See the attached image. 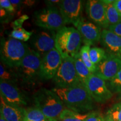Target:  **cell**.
I'll use <instances>...</instances> for the list:
<instances>
[{"label": "cell", "mask_w": 121, "mask_h": 121, "mask_svg": "<svg viewBox=\"0 0 121 121\" xmlns=\"http://www.w3.org/2000/svg\"><path fill=\"white\" fill-rule=\"evenodd\" d=\"M82 42L81 35L76 29L65 26L57 31L55 48L62 58H74L80 53Z\"/></svg>", "instance_id": "3957f363"}, {"label": "cell", "mask_w": 121, "mask_h": 121, "mask_svg": "<svg viewBox=\"0 0 121 121\" xmlns=\"http://www.w3.org/2000/svg\"><path fill=\"white\" fill-rule=\"evenodd\" d=\"M108 29L121 37V22L116 25H110L109 26Z\"/></svg>", "instance_id": "4dcf8cb0"}, {"label": "cell", "mask_w": 121, "mask_h": 121, "mask_svg": "<svg viewBox=\"0 0 121 121\" xmlns=\"http://www.w3.org/2000/svg\"><path fill=\"white\" fill-rule=\"evenodd\" d=\"M42 57L29 48L28 52L17 67L14 69L18 81L24 85L34 86L41 80L40 65Z\"/></svg>", "instance_id": "7a4b0ae2"}, {"label": "cell", "mask_w": 121, "mask_h": 121, "mask_svg": "<svg viewBox=\"0 0 121 121\" xmlns=\"http://www.w3.org/2000/svg\"><path fill=\"white\" fill-rule=\"evenodd\" d=\"M105 121H121V102L112 106L104 116Z\"/></svg>", "instance_id": "603a6c76"}, {"label": "cell", "mask_w": 121, "mask_h": 121, "mask_svg": "<svg viewBox=\"0 0 121 121\" xmlns=\"http://www.w3.org/2000/svg\"><path fill=\"white\" fill-rule=\"evenodd\" d=\"M85 121H105L104 117L99 112L94 111L90 112L88 117Z\"/></svg>", "instance_id": "83f0119b"}, {"label": "cell", "mask_w": 121, "mask_h": 121, "mask_svg": "<svg viewBox=\"0 0 121 121\" xmlns=\"http://www.w3.org/2000/svg\"><path fill=\"white\" fill-rule=\"evenodd\" d=\"M114 5L116 9L121 15V0H116L114 2Z\"/></svg>", "instance_id": "836d02e7"}, {"label": "cell", "mask_w": 121, "mask_h": 121, "mask_svg": "<svg viewBox=\"0 0 121 121\" xmlns=\"http://www.w3.org/2000/svg\"><path fill=\"white\" fill-rule=\"evenodd\" d=\"M29 19V17L28 15H24L20 17L19 19L14 21L13 23H12V26H13V29L15 28H18V27H22V24L25 20H28Z\"/></svg>", "instance_id": "f546056e"}, {"label": "cell", "mask_w": 121, "mask_h": 121, "mask_svg": "<svg viewBox=\"0 0 121 121\" xmlns=\"http://www.w3.org/2000/svg\"><path fill=\"white\" fill-rule=\"evenodd\" d=\"M62 57L54 48L42 58L40 65V78L42 80L53 78L61 65Z\"/></svg>", "instance_id": "8fae6325"}, {"label": "cell", "mask_w": 121, "mask_h": 121, "mask_svg": "<svg viewBox=\"0 0 121 121\" xmlns=\"http://www.w3.org/2000/svg\"><path fill=\"white\" fill-rule=\"evenodd\" d=\"M121 69V59L107 54L103 60L96 66L94 73L104 80L110 81Z\"/></svg>", "instance_id": "9a60e30c"}, {"label": "cell", "mask_w": 121, "mask_h": 121, "mask_svg": "<svg viewBox=\"0 0 121 121\" xmlns=\"http://www.w3.org/2000/svg\"><path fill=\"white\" fill-rule=\"evenodd\" d=\"M0 81L16 84L18 78L15 69L13 70L7 69V66L1 63L0 65Z\"/></svg>", "instance_id": "44dd1931"}, {"label": "cell", "mask_w": 121, "mask_h": 121, "mask_svg": "<svg viewBox=\"0 0 121 121\" xmlns=\"http://www.w3.org/2000/svg\"><path fill=\"white\" fill-rule=\"evenodd\" d=\"M0 7L1 8L4 9V10H6L10 13H14L15 11L14 7L9 0H1L0 1Z\"/></svg>", "instance_id": "f1b7e54d"}, {"label": "cell", "mask_w": 121, "mask_h": 121, "mask_svg": "<svg viewBox=\"0 0 121 121\" xmlns=\"http://www.w3.org/2000/svg\"><path fill=\"white\" fill-rule=\"evenodd\" d=\"M26 109L9 104L0 96V114L7 121H23Z\"/></svg>", "instance_id": "e0dca14e"}, {"label": "cell", "mask_w": 121, "mask_h": 121, "mask_svg": "<svg viewBox=\"0 0 121 121\" xmlns=\"http://www.w3.org/2000/svg\"><path fill=\"white\" fill-rule=\"evenodd\" d=\"M29 47L26 43L12 38L1 39V63L11 69L17 67L28 52Z\"/></svg>", "instance_id": "5b68a950"}, {"label": "cell", "mask_w": 121, "mask_h": 121, "mask_svg": "<svg viewBox=\"0 0 121 121\" xmlns=\"http://www.w3.org/2000/svg\"><path fill=\"white\" fill-rule=\"evenodd\" d=\"M90 48V45H84L81 47L80 49V55L85 65L87 66L90 71L94 74L96 71V66L94 65L91 60L90 55H89Z\"/></svg>", "instance_id": "cb8c5ba5"}, {"label": "cell", "mask_w": 121, "mask_h": 121, "mask_svg": "<svg viewBox=\"0 0 121 121\" xmlns=\"http://www.w3.org/2000/svg\"><path fill=\"white\" fill-rule=\"evenodd\" d=\"M23 121H49L40 110L35 107L26 109Z\"/></svg>", "instance_id": "7402d4cb"}, {"label": "cell", "mask_w": 121, "mask_h": 121, "mask_svg": "<svg viewBox=\"0 0 121 121\" xmlns=\"http://www.w3.org/2000/svg\"><path fill=\"white\" fill-rule=\"evenodd\" d=\"M10 2L13 5V7H14L15 11L17 10V9L20 8L21 4H22V1H19V0H16V1H14V0H10Z\"/></svg>", "instance_id": "d6a6232c"}, {"label": "cell", "mask_w": 121, "mask_h": 121, "mask_svg": "<svg viewBox=\"0 0 121 121\" xmlns=\"http://www.w3.org/2000/svg\"><path fill=\"white\" fill-rule=\"evenodd\" d=\"M35 108L38 109L49 120H57L65 109L64 104L54 91L41 88L33 95Z\"/></svg>", "instance_id": "277c9868"}, {"label": "cell", "mask_w": 121, "mask_h": 121, "mask_svg": "<svg viewBox=\"0 0 121 121\" xmlns=\"http://www.w3.org/2000/svg\"><path fill=\"white\" fill-rule=\"evenodd\" d=\"M100 42L107 54L121 59V37L108 29H103Z\"/></svg>", "instance_id": "2e32d148"}, {"label": "cell", "mask_w": 121, "mask_h": 121, "mask_svg": "<svg viewBox=\"0 0 121 121\" xmlns=\"http://www.w3.org/2000/svg\"><path fill=\"white\" fill-rule=\"evenodd\" d=\"M89 114L90 112L80 113L65 108L59 116L57 121H85Z\"/></svg>", "instance_id": "ffe728a7"}, {"label": "cell", "mask_w": 121, "mask_h": 121, "mask_svg": "<svg viewBox=\"0 0 121 121\" xmlns=\"http://www.w3.org/2000/svg\"><path fill=\"white\" fill-rule=\"evenodd\" d=\"M110 90L114 93L121 92V69L112 79L109 81Z\"/></svg>", "instance_id": "4316f807"}, {"label": "cell", "mask_w": 121, "mask_h": 121, "mask_svg": "<svg viewBox=\"0 0 121 121\" xmlns=\"http://www.w3.org/2000/svg\"><path fill=\"white\" fill-rule=\"evenodd\" d=\"M89 55L92 62L94 65L96 66L105 58L107 56V53L104 48L92 47L90 48Z\"/></svg>", "instance_id": "484cf974"}, {"label": "cell", "mask_w": 121, "mask_h": 121, "mask_svg": "<svg viewBox=\"0 0 121 121\" xmlns=\"http://www.w3.org/2000/svg\"><path fill=\"white\" fill-rule=\"evenodd\" d=\"M61 1H60V0H50V1H45V2L47 4V6L57 7V6L59 7Z\"/></svg>", "instance_id": "1f68e13d"}, {"label": "cell", "mask_w": 121, "mask_h": 121, "mask_svg": "<svg viewBox=\"0 0 121 121\" xmlns=\"http://www.w3.org/2000/svg\"><path fill=\"white\" fill-rule=\"evenodd\" d=\"M33 20L40 28L57 31L66 25L57 7L47 6L36 11L33 15Z\"/></svg>", "instance_id": "8992f818"}, {"label": "cell", "mask_w": 121, "mask_h": 121, "mask_svg": "<svg viewBox=\"0 0 121 121\" xmlns=\"http://www.w3.org/2000/svg\"><path fill=\"white\" fill-rule=\"evenodd\" d=\"M56 33L54 30L44 29L37 31L31 36L30 48L38 53L42 58L47 53L56 48Z\"/></svg>", "instance_id": "ba28073f"}, {"label": "cell", "mask_w": 121, "mask_h": 121, "mask_svg": "<svg viewBox=\"0 0 121 121\" xmlns=\"http://www.w3.org/2000/svg\"><path fill=\"white\" fill-rule=\"evenodd\" d=\"M33 34V31H28L22 27H18L13 29L10 36L12 38L24 42L29 40Z\"/></svg>", "instance_id": "d4e9b609"}, {"label": "cell", "mask_w": 121, "mask_h": 121, "mask_svg": "<svg viewBox=\"0 0 121 121\" xmlns=\"http://www.w3.org/2000/svg\"><path fill=\"white\" fill-rule=\"evenodd\" d=\"M85 86L96 102L104 103L112 98V92L107 87L105 80L94 74L89 77Z\"/></svg>", "instance_id": "9c48e42d"}, {"label": "cell", "mask_w": 121, "mask_h": 121, "mask_svg": "<svg viewBox=\"0 0 121 121\" xmlns=\"http://www.w3.org/2000/svg\"><path fill=\"white\" fill-rule=\"evenodd\" d=\"M59 9L65 25L72 24L76 26L83 17V1L81 0H63L60 2Z\"/></svg>", "instance_id": "30bf717a"}, {"label": "cell", "mask_w": 121, "mask_h": 121, "mask_svg": "<svg viewBox=\"0 0 121 121\" xmlns=\"http://www.w3.org/2000/svg\"><path fill=\"white\" fill-rule=\"evenodd\" d=\"M103 2L106 4L107 16L109 26L116 25L121 22V15L118 12L114 5V1L104 0Z\"/></svg>", "instance_id": "d6986e66"}, {"label": "cell", "mask_w": 121, "mask_h": 121, "mask_svg": "<svg viewBox=\"0 0 121 121\" xmlns=\"http://www.w3.org/2000/svg\"><path fill=\"white\" fill-rule=\"evenodd\" d=\"M0 121H7L4 118V117H3L2 115L0 114Z\"/></svg>", "instance_id": "e575fe53"}, {"label": "cell", "mask_w": 121, "mask_h": 121, "mask_svg": "<svg viewBox=\"0 0 121 121\" xmlns=\"http://www.w3.org/2000/svg\"><path fill=\"white\" fill-rule=\"evenodd\" d=\"M49 121H57V120H49Z\"/></svg>", "instance_id": "d590c367"}, {"label": "cell", "mask_w": 121, "mask_h": 121, "mask_svg": "<svg viewBox=\"0 0 121 121\" xmlns=\"http://www.w3.org/2000/svg\"><path fill=\"white\" fill-rule=\"evenodd\" d=\"M54 91L67 109L80 113H87L94 108V100L82 83L66 87L56 88Z\"/></svg>", "instance_id": "6da1fadb"}, {"label": "cell", "mask_w": 121, "mask_h": 121, "mask_svg": "<svg viewBox=\"0 0 121 121\" xmlns=\"http://www.w3.org/2000/svg\"><path fill=\"white\" fill-rule=\"evenodd\" d=\"M75 26L79 31L84 45H91L100 41L102 30L95 24L82 17Z\"/></svg>", "instance_id": "5bb4252c"}, {"label": "cell", "mask_w": 121, "mask_h": 121, "mask_svg": "<svg viewBox=\"0 0 121 121\" xmlns=\"http://www.w3.org/2000/svg\"><path fill=\"white\" fill-rule=\"evenodd\" d=\"M53 80L57 88H66L80 83L73 58H62L61 65Z\"/></svg>", "instance_id": "52a82bcc"}, {"label": "cell", "mask_w": 121, "mask_h": 121, "mask_svg": "<svg viewBox=\"0 0 121 121\" xmlns=\"http://www.w3.org/2000/svg\"><path fill=\"white\" fill-rule=\"evenodd\" d=\"M74 63L77 75L79 79L80 82L85 85L87 79L92 75L91 72L90 71L87 66L85 65L84 62L81 60L80 53L76 57L73 58Z\"/></svg>", "instance_id": "ac0fdd59"}, {"label": "cell", "mask_w": 121, "mask_h": 121, "mask_svg": "<svg viewBox=\"0 0 121 121\" xmlns=\"http://www.w3.org/2000/svg\"><path fill=\"white\" fill-rule=\"evenodd\" d=\"M0 96L12 105L23 107L28 104L27 96L15 84L0 81Z\"/></svg>", "instance_id": "7c38bea8"}, {"label": "cell", "mask_w": 121, "mask_h": 121, "mask_svg": "<svg viewBox=\"0 0 121 121\" xmlns=\"http://www.w3.org/2000/svg\"><path fill=\"white\" fill-rule=\"evenodd\" d=\"M85 8L89 17L94 23L104 29H108L109 24L107 19L106 4L103 1H87Z\"/></svg>", "instance_id": "4fadbf2b"}]
</instances>
